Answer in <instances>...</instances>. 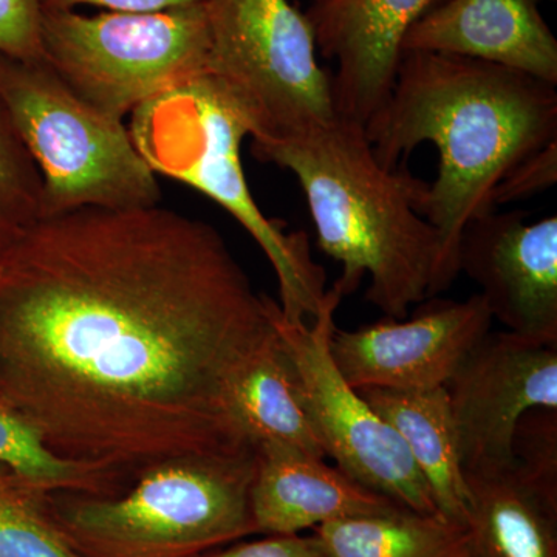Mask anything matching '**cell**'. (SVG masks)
<instances>
[{
	"label": "cell",
	"mask_w": 557,
	"mask_h": 557,
	"mask_svg": "<svg viewBox=\"0 0 557 557\" xmlns=\"http://www.w3.org/2000/svg\"><path fill=\"white\" fill-rule=\"evenodd\" d=\"M274 302L203 220L159 205L40 219L0 252V392L54 453L132 479L255 448L228 387Z\"/></svg>",
	"instance_id": "obj_1"
},
{
	"label": "cell",
	"mask_w": 557,
	"mask_h": 557,
	"mask_svg": "<svg viewBox=\"0 0 557 557\" xmlns=\"http://www.w3.org/2000/svg\"><path fill=\"white\" fill-rule=\"evenodd\" d=\"M364 129L391 170L423 143L437 149V178L429 183L420 214L442 237L453 285L465 226L496 209L494 188L519 161L556 141L557 90L487 62L409 51L391 95Z\"/></svg>",
	"instance_id": "obj_2"
},
{
	"label": "cell",
	"mask_w": 557,
	"mask_h": 557,
	"mask_svg": "<svg viewBox=\"0 0 557 557\" xmlns=\"http://www.w3.org/2000/svg\"><path fill=\"white\" fill-rule=\"evenodd\" d=\"M252 153L298 178L319 248L343 265L332 287L341 298L369 276L366 299L405 319L450 287L442 237L420 214L429 183L381 164L362 124L336 115L293 137L252 141Z\"/></svg>",
	"instance_id": "obj_3"
},
{
	"label": "cell",
	"mask_w": 557,
	"mask_h": 557,
	"mask_svg": "<svg viewBox=\"0 0 557 557\" xmlns=\"http://www.w3.org/2000/svg\"><path fill=\"white\" fill-rule=\"evenodd\" d=\"M256 446L149 465L119 496L51 493L62 534L81 557H199L255 536L249 493Z\"/></svg>",
	"instance_id": "obj_4"
},
{
	"label": "cell",
	"mask_w": 557,
	"mask_h": 557,
	"mask_svg": "<svg viewBox=\"0 0 557 557\" xmlns=\"http://www.w3.org/2000/svg\"><path fill=\"white\" fill-rule=\"evenodd\" d=\"M129 132L156 174L200 190L247 230L273 267L278 307L289 324H310L327 299L325 271L311 258L306 233H287L249 193L240 146L248 129L205 73L131 113Z\"/></svg>",
	"instance_id": "obj_5"
},
{
	"label": "cell",
	"mask_w": 557,
	"mask_h": 557,
	"mask_svg": "<svg viewBox=\"0 0 557 557\" xmlns=\"http://www.w3.org/2000/svg\"><path fill=\"white\" fill-rule=\"evenodd\" d=\"M0 97L42 178L40 219L160 203L159 180L129 127L76 97L46 60L0 54Z\"/></svg>",
	"instance_id": "obj_6"
},
{
	"label": "cell",
	"mask_w": 557,
	"mask_h": 557,
	"mask_svg": "<svg viewBox=\"0 0 557 557\" xmlns=\"http://www.w3.org/2000/svg\"><path fill=\"white\" fill-rule=\"evenodd\" d=\"M211 86L252 141L284 139L335 119L307 14L288 0H203Z\"/></svg>",
	"instance_id": "obj_7"
},
{
	"label": "cell",
	"mask_w": 557,
	"mask_h": 557,
	"mask_svg": "<svg viewBox=\"0 0 557 557\" xmlns=\"http://www.w3.org/2000/svg\"><path fill=\"white\" fill-rule=\"evenodd\" d=\"M40 38L44 60L65 86L121 121L207 70L203 0L156 13L42 10Z\"/></svg>",
	"instance_id": "obj_8"
},
{
	"label": "cell",
	"mask_w": 557,
	"mask_h": 557,
	"mask_svg": "<svg viewBox=\"0 0 557 557\" xmlns=\"http://www.w3.org/2000/svg\"><path fill=\"white\" fill-rule=\"evenodd\" d=\"M341 296L327 289L324 307L310 324H289L277 300L271 321L287 351L304 410L325 458L348 478L399 507L438 515L426 480L397 431L344 380L330 354V336Z\"/></svg>",
	"instance_id": "obj_9"
},
{
	"label": "cell",
	"mask_w": 557,
	"mask_h": 557,
	"mask_svg": "<svg viewBox=\"0 0 557 557\" xmlns=\"http://www.w3.org/2000/svg\"><path fill=\"white\" fill-rule=\"evenodd\" d=\"M465 474L511 467L523 413L557 409V346L490 332L446 384Z\"/></svg>",
	"instance_id": "obj_10"
},
{
	"label": "cell",
	"mask_w": 557,
	"mask_h": 557,
	"mask_svg": "<svg viewBox=\"0 0 557 557\" xmlns=\"http://www.w3.org/2000/svg\"><path fill=\"white\" fill-rule=\"evenodd\" d=\"M410 319L333 330L330 354L351 387L424 391L449 383L472 348L493 327L482 296L429 298Z\"/></svg>",
	"instance_id": "obj_11"
},
{
	"label": "cell",
	"mask_w": 557,
	"mask_h": 557,
	"mask_svg": "<svg viewBox=\"0 0 557 557\" xmlns=\"http://www.w3.org/2000/svg\"><path fill=\"white\" fill-rule=\"evenodd\" d=\"M458 271L480 287L493 321L533 343L557 346V218L497 209L471 220Z\"/></svg>",
	"instance_id": "obj_12"
},
{
	"label": "cell",
	"mask_w": 557,
	"mask_h": 557,
	"mask_svg": "<svg viewBox=\"0 0 557 557\" xmlns=\"http://www.w3.org/2000/svg\"><path fill=\"white\" fill-rule=\"evenodd\" d=\"M442 0H319L309 17L317 47L335 62L333 102L343 119L366 124L394 87L401 44Z\"/></svg>",
	"instance_id": "obj_13"
},
{
	"label": "cell",
	"mask_w": 557,
	"mask_h": 557,
	"mask_svg": "<svg viewBox=\"0 0 557 557\" xmlns=\"http://www.w3.org/2000/svg\"><path fill=\"white\" fill-rule=\"evenodd\" d=\"M539 2L442 0L410 28L403 53L469 58L557 86V39Z\"/></svg>",
	"instance_id": "obj_14"
},
{
	"label": "cell",
	"mask_w": 557,
	"mask_h": 557,
	"mask_svg": "<svg viewBox=\"0 0 557 557\" xmlns=\"http://www.w3.org/2000/svg\"><path fill=\"white\" fill-rule=\"evenodd\" d=\"M324 460L284 443L256 445L249 493L256 534L288 536L336 520L405 508Z\"/></svg>",
	"instance_id": "obj_15"
},
{
	"label": "cell",
	"mask_w": 557,
	"mask_h": 557,
	"mask_svg": "<svg viewBox=\"0 0 557 557\" xmlns=\"http://www.w3.org/2000/svg\"><path fill=\"white\" fill-rule=\"evenodd\" d=\"M358 392L405 442L426 480L438 515L467 527L469 490L446 386L424 391L372 387Z\"/></svg>",
	"instance_id": "obj_16"
},
{
	"label": "cell",
	"mask_w": 557,
	"mask_h": 557,
	"mask_svg": "<svg viewBox=\"0 0 557 557\" xmlns=\"http://www.w3.org/2000/svg\"><path fill=\"white\" fill-rule=\"evenodd\" d=\"M465 478L469 557H557V500L512 465Z\"/></svg>",
	"instance_id": "obj_17"
},
{
	"label": "cell",
	"mask_w": 557,
	"mask_h": 557,
	"mask_svg": "<svg viewBox=\"0 0 557 557\" xmlns=\"http://www.w3.org/2000/svg\"><path fill=\"white\" fill-rule=\"evenodd\" d=\"M228 403L234 420L252 445L284 443L325 458L300 403L295 369L276 329L234 372Z\"/></svg>",
	"instance_id": "obj_18"
},
{
	"label": "cell",
	"mask_w": 557,
	"mask_h": 557,
	"mask_svg": "<svg viewBox=\"0 0 557 557\" xmlns=\"http://www.w3.org/2000/svg\"><path fill=\"white\" fill-rule=\"evenodd\" d=\"M325 557H469L467 527L395 508L314 528Z\"/></svg>",
	"instance_id": "obj_19"
},
{
	"label": "cell",
	"mask_w": 557,
	"mask_h": 557,
	"mask_svg": "<svg viewBox=\"0 0 557 557\" xmlns=\"http://www.w3.org/2000/svg\"><path fill=\"white\" fill-rule=\"evenodd\" d=\"M0 463L17 469L51 493L119 496L131 486L129 474L95 461L73 460L49 448L30 420L0 392Z\"/></svg>",
	"instance_id": "obj_20"
},
{
	"label": "cell",
	"mask_w": 557,
	"mask_h": 557,
	"mask_svg": "<svg viewBox=\"0 0 557 557\" xmlns=\"http://www.w3.org/2000/svg\"><path fill=\"white\" fill-rule=\"evenodd\" d=\"M0 557H81L51 509V491L0 463Z\"/></svg>",
	"instance_id": "obj_21"
},
{
	"label": "cell",
	"mask_w": 557,
	"mask_h": 557,
	"mask_svg": "<svg viewBox=\"0 0 557 557\" xmlns=\"http://www.w3.org/2000/svg\"><path fill=\"white\" fill-rule=\"evenodd\" d=\"M42 178L0 97V252L40 220Z\"/></svg>",
	"instance_id": "obj_22"
},
{
	"label": "cell",
	"mask_w": 557,
	"mask_h": 557,
	"mask_svg": "<svg viewBox=\"0 0 557 557\" xmlns=\"http://www.w3.org/2000/svg\"><path fill=\"white\" fill-rule=\"evenodd\" d=\"M512 467L539 493L557 500V409L523 413L511 443Z\"/></svg>",
	"instance_id": "obj_23"
},
{
	"label": "cell",
	"mask_w": 557,
	"mask_h": 557,
	"mask_svg": "<svg viewBox=\"0 0 557 557\" xmlns=\"http://www.w3.org/2000/svg\"><path fill=\"white\" fill-rule=\"evenodd\" d=\"M39 0H0V54L22 61L44 60Z\"/></svg>",
	"instance_id": "obj_24"
},
{
	"label": "cell",
	"mask_w": 557,
	"mask_h": 557,
	"mask_svg": "<svg viewBox=\"0 0 557 557\" xmlns=\"http://www.w3.org/2000/svg\"><path fill=\"white\" fill-rule=\"evenodd\" d=\"M557 182V139L549 143L533 156L519 161L511 171L497 183L493 193V207L530 199L544 193Z\"/></svg>",
	"instance_id": "obj_25"
},
{
	"label": "cell",
	"mask_w": 557,
	"mask_h": 557,
	"mask_svg": "<svg viewBox=\"0 0 557 557\" xmlns=\"http://www.w3.org/2000/svg\"><path fill=\"white\" fill-rule=\"evenodd\" d=\"M199 557H325L314 534L265 536L251 542H234Z\"/></svg>",
	"instance_id": "obj_26"
},
{
	"label": "cell",
	"mask_w": 557,
	"mask_h": 557,
	"mask_svg": "<svg viewBox=\"0 0 557 557\" xmlns=\"http://www.w3.org/2000/svg\"><path fill=\"white\" fill-rule=\"evenodd\" d=\"M42 10H76L81 5L100 7L123 13H156L194 5L201 0H39Z\"/></svg>",
	"instance_id": "obj_27"
},
{
	"label": "cell",
	"mask_w": 557,
	"mask_h": 557,
	"mask_svg": "<svg viewBox=\"0 0 557 557\" xmlns=\"http://www.w3.org/2000/svg\"><path fill=\"white\" fill-rule=\"evenodd\" d=\"M314 2H319V0H314Z\"/></svg>",
	"instance_id": "obj_28"
}]
</instances>
